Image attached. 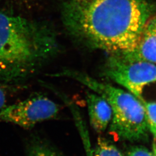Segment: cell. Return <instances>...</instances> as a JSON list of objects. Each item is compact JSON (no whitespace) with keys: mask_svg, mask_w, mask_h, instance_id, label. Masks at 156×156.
<instances>
[{"mask_svg":"<svg viewBox=\"0 0 156 156\" xmlns=\"http://www.w3.org/2000/svg\"><path fill=\"white\" fill-rule=\"evenodd\" d=\"M50 76L73 79L104 98L111 107L112 117L109 131L114 137L129 142L147 139L149 127L145 108L134 95L71 70H63Z\"/></svg>","mask_w":156,"mask_h":156,"instance_id":"cell-3","label":"cell"},{"mask_svg":"<svg viewBox=\"0 0 156 156\" xmlns=\"http://www.w3.org/2000/svg\"><path fill=\"white\" fill-rule=\"evenodd\" d=\"M141 102L145 108L149 129L156 136V102Z\"/></svg>","mask_w":156,"mask_h":156,"instance_id":"cell-10","label":"cell"},{"mask_svg":"<svg viewBox=\"0 0 156 156\" xmlns=\"http://www.w3.org/2000/svg\"><path fill=\"white\" fill-rule=\"evenodd\" d=\"M5 92L2 88V84L0 83V110L6 106Z\"/></svg>","mask_w":156,"mask_h":156,"instance_id":"cell-12","label":"cell"},{"mask_svg":"<svg viewBox=\"0 0 156 156\" xmlns=\"http://www.w3.org/2000/svg\"><path fill=\"white\" fill-rule=\"evenodd\" d=\"M154 142H155L156 144V136H155V138H154Z\"/></svg>","mask_w":156,"mask_h":156,"instance_id":"cell-16","label":"cell"},{"mask_svg":"<svg viewBox=\"0 0 156 156\" xmlns=\"http://www.w3.org/2000/svg\"><path fill=\"white\" fill-rule=\"evenodd\" d=\"M62 46L44 21L0 11V83L20 84L58 57Z\"/></svg>","mask_w":156,"mask_h":156,"instance_id":"cell-2","label":"cell"},{"mask_svg":"<svg viewBox=\"0 0 156 156\" xmlns=\"http://www.w3.org/2000/svg\"><path fill=\"white\" fill-rule=\"evenodd\" d=\"M90 121L95 131H105L112 117V111L109 103L95 93H88L86 97Z\"/></svg>","mask_w":156,"mask_h":156,"instance_id":"cell-7","label":"cell"},{"mask_svg":"<svg viewBox=\"0 0 156 156\" xmlns=\"http://www.w3.org/2000/svg\"><path fill=\"white\" fill-rule=\"evenodd\" d=\"M127 156H153V154L142 146H135L129 151Z\"/></svg>","mask_w":156,"mask_h":156,"instance_id":"cell-11","label":"cell"},{"mask_svg":"<svg viewBox=\"0 0 156 156\" xmlns=\"http://www.w3.org/2000/svg\"><path fill=\"white\" fill-rule=\"evenodd\" d=\"M12 1H16V2H24V1H26L27 0H11Z\"/></svg>","mask_w":156,"mask_h":156,"instance_id":"cell-15","label":"cell"},{"mask_svg":"<svg viewBox=\"0 0 156 156\" xmlns=\"http://www.w3.org/2000/svg\"><path fill=\"white\" fill-rule=\"evenodd\" d=\"M60 106L44 95L30 97L0 110V122L23 128H33L38 123L57 117Z\"/></svg>","mask_w":156,"mask_h":156,"instance_id":"cell-5","label":"cell"},{"mask_svg":"<svg viewBox=\"0 0 156 156\" xmlns=\"http://www.w3.org/2000/svg\"><path fill=\"white\" fill-rule=\"evenodd\" d=\"M27 156H62L50 145L43 142H34L28 149Z\"/></svg>","mask_w":156,"mask_h":156,"instance_id":"cell-9","label":"cell"},{"mask_svg":"<svg viewBox=\"0 0 156 156\" xmlns=\"http://www.w3.org/2000/svg\"><path fill=\"white\" fill-rule=\"evenodd\" d=\"M117 55L129 60L156 64V13L145 24L134 49Z\"/></svg>","mask_w":156,"mask_h":156,"instance_id":"cell-6","label":"cell"},{"mask_svg":"<svg viewBox=\"0 0 156 156\" xmlns=\"http://www.w3.org/2000/svg\"><path fill=\"white\" fill-rule=\"evenodd\" d=\"M153 156H156V144L155 142H153Z\"/></svg>","mask_w":156,"mask_h":156,"instance_id":"cell-13","label":"cell"},{"mask_svg":"<svg viewBox=\"0 0 156 156\" xmlns=\"http://www.w3.org/2000/svg\"><path fill=\"white\" fill-rule=\"evenodd\" d=\"M105 73L107 77L120 84L140 101L145 87L156 83V65L150 62L127 59L111 55L106 62Z\"/></svg>","mask_w":156,"mask_h":156,"instance_id":"cell-4","label":"cell"},{"mask_svg":"<svg viewBox=\"0 0 156 156\" xmlns=\"http://www.w3.org/2000/svg\"><path fill=\"white\" fill-rule=\"evenodd\" d=\"M62 23L74 41L111 55L133 50L156 13L153 0H59Z\"/></svg>","mask_w":156,"mask_h":156,"instance_id":"cell-1","label":"cell"},{"mask_svg":"<svg viewBox=\"0 0 156 156\" xmlns=\"http://www.w3.org/2000/svg\"><path fill=\"white\" fill-rule=\"evenodd\" d=\"M87 156H92V153L91 152V151L90 149H87Z\"/></svg>","mask_w":156,"mask_h":156,"instance_id":"cell-14","label":"cell"},{"mask_svg":"<svg viewBox=\"0 0 156 156\" xmlns=\"http://www.w3.org/2000/svg\"><path fill=\"white\" fill-rule=\"evenodd\" d=\"M92 156H123L117 147L105 138L99 137Z\"/></svg>","mask_w":156,"mask_h":156,"instance_id":"cell-8","label":"cell"}]
</instances>
